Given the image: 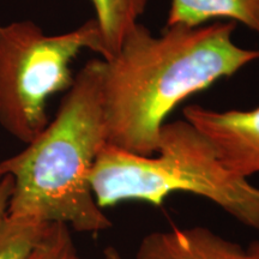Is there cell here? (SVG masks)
<instances>
[{
  "mask_svg": "<svg viewBox=\"0 0 259 259\" xmlns=\"http://www.w3.org/2000/svg\"><path fill=\"white\" fill-rule=\"evenodd\" d=\"M14 190V180L10 176L0 174V219L8 213L10 198Z\"/></svg>",
  "mask_w": 259,
  "mask_h": 259,
  "instance_id": "8fae6325",
  "label": "cell"
},
{
  "mask_svg": "<svg viewBox=\"0 0 259 259\" xmlns=\"http://www.w3.org/2000/svg\"><path fill=\"white\" fill-rule=\"evenodd\" d=\"M235 22L169 25L155 36L137 23L105 60L102 108L107 143L153 155L170 113L194 94L259 60L233 41Z\"/></svg>",
  "mask_w": 259,
  "mask_h": 259,
  "instance_id": "6da1fadb",
  "label": "cell"
},
{
  "mask_svg": "<svg viewBox=\"0 0 259 259\" xmlns=\"http://www.w3.org/2000/svg\"><path fill=\"white\" fill-rule=\"evenodd\" d=\"M135 259H254L248 248L205 227L149 233L139 242Z\"/></svg>",
  "mask_w": 259,
  "mask_h": 259,
  "instance_id": "8992f818",
  "label": "cell"
},
{
  "mask_svg": "<svg viewBox=\"0 0 259 259\" xmlns=\"http://www.w3.org/2000/svg\"><path fill=\"white\" fill-rule=\"evenodd\" d=\"M219 19L239 22L259 36V0H171L166 25L197 27Z\"/></svg>",
  "mask_w": 259,
  "mask_h": 259,
  "instance_id": "52a82bcc",
  "label": "cell"
},
{
  "mask_svg": "<svg viewBox=\"0 0 259 259\" xmlns=\"http://www.w3.org/2000/svg\"><path fill=\"white\" fill-rule=\"evenodd\" d=\"M184 119L205 136L228 169L245 178L259 173V107L216 111L192 105L184 108Z\"/></svg>",
  "mask_w": 259,
  "mask_h": 259,
  "instance_id": "5b68a950",
  "label": "cell"
},
{
  "mask_svg": "<svg viewBox=\"0 0 259 259\" xmlns=\"http://www.w3.org/2000/svg\"><path fill=\"white\" fill-rule=\"evenodd\" d=\"M105 259H124L120 252L114 247H107L105 248Z\"/></svg>",
  "mask_w": 259,
  "mask_h": 259,
  "instance_id": "7c38bea8",
  "label": "cell"
},
{
  "mask_svg": "<svg viewBox=\"0 0 259 259\" xmlns=\"http://www.w3.org/2000/svg\"><path fill=\"white\" fill-rule=\"evenodd\" d=\"M84 50L107 56L95 18L59 35L31 21L0 24V126L9 135L28 144L46 127L48 100L71 88Z\"/></svg>",
  "mask_w": 259,
  "mask_h": 259,
  "instance_id": "277c9868",
  "label": "cell"
},
{
  "mask_svg": "<svg viewBox=\"0 0 259 259\" xmlns=\"http://www.w3.org/2000/svg\"><path fill=\"white\" fill-rule=\"evenodd\" d=\"M73 259H80V258H79V257H78V254H77V255H76V257H74V258H73Z\"/></svg>",
  "mask_w": 259,
  "mask_h": 259,
  "instance_id": "5bb4252c",
  "label": "cell"
},
{
  "mask_svg": "<svg viewBox=\"0 0 259 259\" xmlns=\"http://www.w3.org/2000/svg\"><path fill=\"white\" fill-rule=\"evenodd\" d=\"M89 181L102 209L125 202L160 206L170 194L191 193L259 232V186L228 169L205 136L186 119L163 125L153 155L106 143Z\"/></svg>",
  "mask_w": 259,
  "mask_h": 259,
  "instance_id": "3957f363",
  "label": "cell"
},
{
  "mask_svg": "<svg viewBox=\"0 0 259 259\" xmlns=\"http://www.w3.org/2000/svg\"><path fill=\"white\" fill-rule=\"evenodd\" d=\"M101 30L108 60L120 47L126 34L138 23L148 0H90Z\"/></svg>",
  "mask_w": 259,
  "mask_h": 259,
  "instance_id": "ba28073f",
  "label": "cell"
},
{
  "mask_svg": "<svg viewBox=\"0 0 259 259\" xmlns=\"http://www.w3.org/2000/svg\"><path fill=\"white\" fill-rule=\"evenodd\" d=\"M103 72L105 60L88 61L74 76L53 120L23 150L0 162V174L14 180L9 216L63 223L89 234L112 227L89 181L97 155L107 143Z\"/></svg>",
  "mask_w": 259,
  "mask_h": 259,
  "instance_id": "7a4b0ae2",
  "label": "cell"
},
{
  "mask_svg": "<svg viewBox=\"0 0 259 259\" xmlns=\"http://www.w3.org/2000/svg\"><path fill=\"white\" fill-rule=\"evenodd\" d=\"M47 223L18 219L8 213L0 219V259H25L48 228Z\"/></svg>",
  "mask_w": 259,
  "mask_h": 259,
  "instance_id": "9c48e42d",
  "label": "cell"
},
{
  "mask_svg": "<svg viewBox=\"0 0 259 259\" xmlns=\"http://www.w3.org/2000/svg\"><path fill=\"white\" fill-rule=\"evenodd\" d=\"M247 248L251 252V254L253 255L254 259H259V240L252 242Z\"/></svg>",
  "mask_w": 259,
  "mask_h": 259,
  "instance_id": "4fadbf2b",
  "label": "cell"
},
{
  "mask_svg": "<svg viewBox=\"0 0 259 259\" xmlns=\"http://www.w3.org/2000/svg\"><path fill=\"white\" fill-rule=\"evenodd\" d=\"M76 255L71 229L63 223H52L25 259H73Z\"/></svg>",
  "mask_w": 259,
  "mask_h": 259,
  "instance_id": "30bf717a",
  "label": "cell"
}]
</instances>
